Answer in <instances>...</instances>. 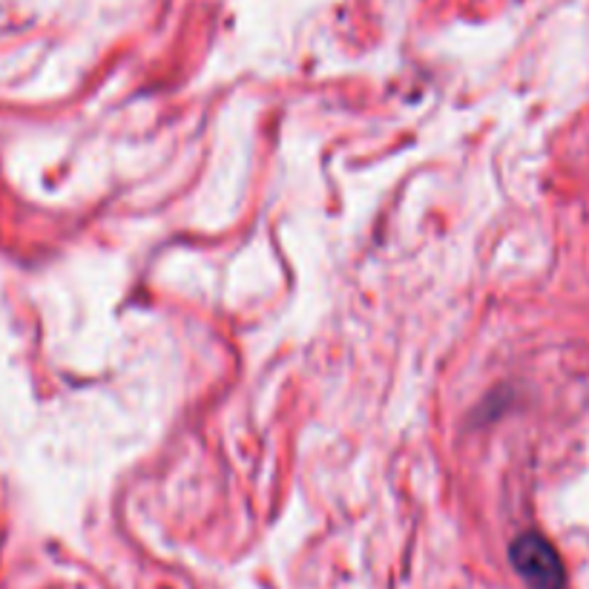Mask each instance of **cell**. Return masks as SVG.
Wrapping results in <instances>:
<instances>
[{"instance_id": "6da1fadb", "label": "cell", "mask_w": 589, "mask_h": 589, "mask_svg": "<svg viewBox=\"0 0 589 589\" xmlns=\"http://www.w3.org/2000/svg\"><path fill=\"white\" fill-rule=\"evenodd\" d=\"M515 573L523 578L529 589H564L566 573L561 564V555L555 552L550 541L538 532L515 538L513 550H509Z\"/></svg>"}]
</instances>
